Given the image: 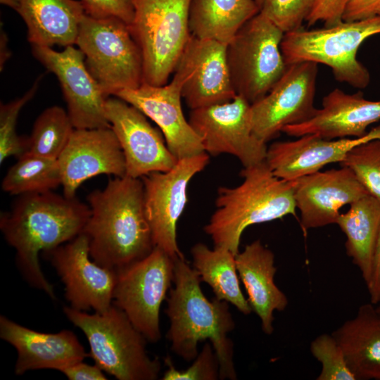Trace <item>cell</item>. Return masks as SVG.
<instances>
[{
  "label": "cell",
  "mask_w": 380,
  "mask_h": 380,
  "mask_svg": "<svg viewBox=\"0 0 380 380\" xmlns=\"http://www.w3.org/2000/svg\"><path fill=\"white\" fill-rule=\"evenodd\" d=\"M90 215L89 205L52 191L20 195L11 210L1 214V231L16 251L21 273L51 299H56L54 289L42 271L39 253L81 234Z\"/></svg>",
  "instance_id": "1"
},
{
  "label": "cell",
  "mask_w": 380,
  "mask_h": 380,
  "mask_svg": "<svg viewBox=\"0 0 380 380\" xmlns=\"http://www.w3.org/2000/svg\"><path fill=\"white\" fill-rule=\"evenodd\" d=\"M87 200L91 215L82 233L94 262L117 272L151 252L155 246L141 178L115 177L104 189L90 192Z\"/></svg>",
  "instance_id": "2"
},
{
  "label": "cell",
  "mask_w": 380,
  "mask_h": 380,
  "mask_svg": "<svg viewBox=\"0 0 380 380\" xmlns=\"http://www.w3.org/2000/svg\"><path fill=\"white\" fill-rule=\"evenodd\" d=\"M201 278L185 258L175 259L174 286L169 291L165 312L170 320L166 338L171 350L186 362L198 354L199 341L208 339L220 365V379H237L234 343L228 334L235 322L227 302L210 300L201 288Z\"/></svg>",
  "instance_id": "3"
},
{
  "label": "cell",
  "mask_w": 380,
  "mask_h": 380,
  "mask_svg": "<svg viewBox=\"0 0 380 380\" xmlns=\"http://www.w3.org/2000/svg\"><path fill=\"white\" fill-rule=\"evenodd\" d=\"M243 182L235 187L221 186L215 200L216 210L205 232L214 247L239 252L241 239L249 226L294 215V182L275 176L265 160L243 167Z\"/></svg>",
  "instance_id": "4"
},
{
  "label": "cell",
  "mask_w": 380,
  "mask_h": 380,
  "mask_svg": "<svg viewBox=\"0 0 380 380\" xmlns=\"http://www.w3.org/2000/svg\"><path fill=\"white\" fill-rule=\"evenodd\" d=\"M63 312L86 336L89 355L103 371L119 380L158 379L159 359L149 357L148 341L116 305L91 315L70 306H65Z\"/></svg>",
  "instance_id": "5"
},
{
  "label": "cell",
  "mask_w": 380,
  "mask_h": 380,
  "mask_svg": "<svg viewBox=\"0 0 380 380\" xmlns=\"http://www.w3.org/2000/svg\"><path fill=\"white\" fill-rule=\"evenodd\" d=\"M380 34V15L331 27L284 33L281 51L288 65L310 61L329 66L335 79L358 89L370 82L367 68L357 58V52L367 38Z\"/></svg>",
  "instance_id": "6"
},
{
  "label": "cell",
  "mask_w": 380,
  "mask_h": 380,
  "mask_svg": "<svg viewBox=\"0 0 380 380\" xmlns=\"http://www.w3.org/2000/svg\"><path fill=\"white\" fill-rule=\"evenodd\" d=\"M75 44L106 97L143 84L141 51L129 25L121 19L96 18L85 13Z\"/></svg>",
  "instance_id": "7"
},
{
  "label": "cell",
  "mask_w": 380,
  "mask_h": 380,
  "mask_svg": "<svg viewBox=\"0 0 380 380\" xmlns=\"http://www.w3.org/2000/svg\"><path fill=\"white\" fill-rule=\"evenodd\" d=\"M129 26L142 56L143 83L167 84L191 36V0H132Z\"/></svg>",
  "instance_id": "8"
},
{
  "label": "cell",
  "mask_w": 380,
  "mask_h": 380,
  "mask_svg": "<svg viewBox=\"0 0 380 380\" xmlns=\"http://www.w3.org/2000/svg\"><path fill=\"white\" fill-rule=\"evenodd\" d=\"M284 32L259 12L227 44L233 89L253 104L263 98L285 72L281 43Z\"/></svg>",
  "instance_id": "9"
},
{
  "label": "cell",
  "mask_w": 380,
  "mask_h": 380,
  "mask_svg": "<svg viewBox=\"0 0 380 380\" xmlns=\"http://www.w3.org/2000/svg\"><path fill=\"white\" fill-rule=\"evenodd\" d=\"M174 267L175 258L155 246L146 257L117 272L113 304L151 343L161 338L160 310L172 287Z\"/></svg>",
  "instance_id": "10"
},
{
  "label": "cell",
  "mask_w": 380,
  "mask_h": 380,
  "mask_svg": "<svg viewBox=\"0 0 380 380\" xmlns=\"http://www.w3.org/2000/svg\"><path fill=\"white\" fill-rule=\"evenodd\" d=\"M206 152L178 160L166 172H154L141 179L146 216L155 246L173 258H184L177 241V224L187 202L191 179L209 163Z\"/></svg>",
  "instance_id": "11"
},
{
  "label": "cell",
  "mask_w": 380,
  "mask_h": 380,
  "mask_svg": "<svg viewBox=\"0 0 380 380\" xmlns=\"http://www.w3.org/2000/svg\"><path fill=\"white\" fill-rule=\"evenodd\" d=\"M317 63L304 61L287 68L270 91L251 104V123L254 135L267 143L282 132L285 127L299 125L311 119L315 107Z\"/></svg>",
  "instance_id": "12"
},
{
  "label": "cell",
  "mask_w": 380,
  "mask_h": 380,
  "mask_svg": "<svg viewBox=\"0 0 380 380\" xmlns=\"http://www.w3.org/2000/svg\"><path fill=\"white\" fill-rule=\"evenodd\" d=\"M251 104L240 96L230 101L191 110L189 122L205 152L230 154L243 167L265 160L267 146L253 134Z\"/></svg>",
  "instance_id": "13"
},
{
  "label": "cell",
  "mask_w": 380,
  "mask_h": 380,
  "mask_svg": "<svg viewBox=\"0 0 380 380\" xmlns=\"http://www.w3.org/2000/svg\"><path fill=\"white\" fill-rule=\"evenodd\" d=\"M31 46L34 58L57 77L74 128L111 127L105 108L108 97L88 70L83 53L73 45L61 51Z\"/></svg>",
  "instance_id": "14"
},
{
  "label": "cell",
  "mask_w": 380,
  "mask_h": 380,
  "mask_svg": "<svg viewBox=\"0 0 380 380\" xmlns=\"http://www.w3.org/2000/svg\"><path fill=\"white\" fill-rule=\"evenodd\" d=\"M43 253L64 284L71 308L103 312L113 305L117 272L91 259L84 234Z\"/></svg>",
  "instance_id": "15"
},
{
  "label": "cell",
  "mask_w": 380,
  "mask_h": 380,
  "mask_svg": "<svg viewBox=\"0 0 380 380\" xmlns=\"http://www.w3.org/2000/svg\"><path fill=\"white\" fill-rule=\"evenodd\" d=\"M227 44L191 34L176 65L174 76L191 110L226 103L236 94L226 56Z\"/></svg>",
  "instance_id": "16"
},
{
  "label": "cell",
  "mask_w": 380,
  "mask_h": 380,
  "mask_svg": "<svg viewBox=\"0 0 380 380\" xmlns=\"http://www.w3.org/2000/svg\"><path fill=\"white\" fill-rule=\"evenodd\" d=\"M105 108L125 157L126 176L141 178L175 166L178 160L167 148L164 137L139 109L113 96L107 98Z\"/></svg>",
  "instance_id": "17"
},
{
  "label": "cell",
  "mask_w": 380,
  "mask_h": 380,
  "mask_svg": "<svg viewBox=\"0 0 380 380\" xmlns=\"http://www.w3.org/2000/svg\"><path fill=\"white\" fill-rule=\"evenodd\" d=\"M63 195L76 197L80 186L99 175L125 176V157L111 127L74 129L57 159Z\"/></svg>",
  "instance_id": "18"
},
{
  "label": "cell",
  "mask_w": 380,
  "mask_h": 380,
  "mask_svg": "<svg viewBox=\"0 0 380 380\" xmlns=\"http://www.w3.org/2000/svg\"><path fill=\"white\" fill-rule=\"evenodd\" d=\"M115 96L139 109L158 125L167 148L177 160L205 152L200 137L183 114L181 84L176 77L162 86L143 83Z\"/></svg>",
  "instance_id": "19"
},
{
  "label": "cell",
  "mask_w": 380,
  "mask_h": 380,
  "mask_svg": "<svg viewBox=\"0 0 380 380\" xmlns=\"http://www.w3.org/2000/svg\"><path fill=\"white\" fill-rule=\"evenodd\" d=\"M294 198L305 229L336 224L340 209L369 194L353 171L342 166L294 179Z\"/></svg>",
  "instance_id": "20"
},
{
  "label": "cell",
  "mask_w": 380,
  "mask_h": 380,
  "mask_svg": "<svg viewBox=\"0 0 380 380\" xmlns=\"http://www.w3.org/2000/svg\"><path fill=\"white\" fill-rule=\"evenodd\" d=\"M267 147L265 162L277 177L292 181L320 171L325 165L341 163L349 151L365 141L380 138V125L365 136L354 139H325L307 134Z\"/></svg>",
  "instance_id": "21"
},
{
  "label": "cell",
  "mask_w": 380,
  "mask_h": 380,
  "mask_svg": "<svg viewBox=\"0 0 380 380\" xmlns=\"http://www.w3.org/2000/svg\"><path fill=\"white\" fill-rule=\"evenodd\" d=\"M0 338L12 345L18 357L15 373L51 369L61 372L66 367L89 356L76 335L70 330L44 333L0 316Z\"/></svg>",
  "instance_id": "22"
},
{
  "label": "cell",
  "mask_w": 380,
  "mask_h": 380,
  "mask_svg": "<svg viewBox=\"0 0 380 380\" xmlns=\"http://www.w3.org/2000/svg\"><path fill=\"white\" fill-rule=\"evenodd\" d=\"M380 120V101L365 99L358 91L349 94L334 89L323 98L322 107L309 120L285 127L282 132L292 137L317 134L325 139L362 137L367 128Z\"/></svg>",
  "instance_id": "23"
},
{
  "label": "cell",
  "mask_w": 380,
  "mask_h": 380,
  "mask_svg": "<svg viewBox=\"0 0 380 380\" xmlns=\"http://www.w3.org/2000/svg\"><path fill=\"white\" fill-rule=\"evenodd\" d=\"M235 260L252 311L260 318L262 331L270 335L274 331V312L284 311L289 303L287 296L274 281V255L255 240L239 252Z\"/></svg>",
  "instance_id": "24"
},
{
  "label": "cell",
  "mask_w": 380,
  "mask_h": 380,
  "mask_svg": "<svg viewBox=\"0 0 380 380\" xmlns=\"http://www.w3.org/2000/svg\"><path fill=\"white\" fill-rule=\"evenodd\" d=\"M15 11L27 26L31 46L51 48L75 44L86 13L80 0H18Z\"/></svg>",
  "instance_id": "25"
},
{
  "label": "cell",
  "mask_w": 380,
  "mask_h": 380,
  "mask_svg": "<svg viewBox=\"0 0 380 380\" xmlns=\"http://www.w3.org/2000/svg\"><path fill=\"white\" fill-rule=\"evenodd\" d=\"M357 379L380 380V315L372 303L332 332Z\"/></svg>",
  "instance_id": "26"
},
{
  "label": "cell",
  "mask_w": 380,
  "mask_h": 380,
  "mask_svg": "<svg viewBox=\"0 0 380 380\" xmlns=\"http://www.w3.org/2000/svg\"><path fill=\"white\" fill-rule=\"evenodd\" d=\"M260 12L255 0H191V35L227 44L239 29Z\"/></svg>",
  "instance_id": "27"
},
{
  "label": "cell",
  "mask_w": 380,
  "mask_h": 380,
  "mask_svg": "<svg viewBox=\"0 0 380 380\" xmlns=\"http://www.w3.org/2000/svg\"><path fill=\"white\" fill-rule=\"evenodd\" d=\"M336 224L346 234V253L360 270L367 286L380 228V202L367 194L352 203L348 211L339 215Z\"/></svg>",
  "instance_id": "28"
},
{
  "label": "cell",
  "mask_w": 380,
  "mask_h": 380,
  "mask_svg": "<svg viewBox=\"0 0 380 380\" xmlns=\"http://www.w3.org/2000/svg\"><path fill=\"white\" fill-rule=\"evenodd\" d=\"M191 253L194 268L201 280L210 286L215 298L232 304L245 315L251 314L252 309L240 288L236 255L227 248L210 249L202 243L195 244Z\"/></svg>",
  "instance_id": "29"
},
{
  "label": "cell",
  "mask_w": 380,
  "mask_h": 380,
  "mask_svg": "<svg viewBox=\"0 0 380 380\" xmlns=\"http://www.w3.org/2000/svg\"><path fill=\"white\" fill-rule=\"evenodd\" d=\"M61 184L57 159L24 153L8 170L1 189L11 195L20 196L52 191Z\"/></svg>",
  "instance_id": "30"
},
{
  "label": "cell",
  "mask_w": 380,
  "mask_h": 380,
  "mask_svg": "<svg viewBox=\"0 0 380 380\" xmlns=\"http://www.w3.org/2000/svg\"><path fill=\"white\" fill-rule=\"evenodd\" d=\"M74 129L67 111L58 106H50L37 118L24 153L58 159Z\"/></svg>",
  "instance_id": "31"
},
{
  "label": "cell",
  "mask_w": 380,
  "mask_h": 380,
  "mask_svg": "<svg viewBox=\"0 0 380 380\" xmlns=\"http://www.w3.org/2000/svg\"><path fill=\"white\" fill-rule=\"evenodd\" d=\"M341 165L350 168L369 194L380 202V138L354 146Z\"/></svg>",
  "instance_id": "32"
},
{
  "label": "cell",
  "mask_w": 380,
  "mask_h": 380,
  "mask_svg": "<svg viewBox=\"0 0 380 380\" xmlns=\"http://www.w3.org/2000/svg\"><path fill=\"white\" fill-rule=\"evenodd\" d=\"M43 75H40L21 97L0 106V163L11 156L24 154L27 137L16 132L18 115L23 107L35 95Z\"/></svg>",
  "instance_id": "33"
},
{
  "label": "cell",
  "mask_w": 380,
  "mask_h": 380,
  "mask_svg": "<svg viewBox=\"0 0 380 380\" xmlns=\"http://www.w3.org/2000/svg\"><path fill=\"white\" fill-rule=\"evenodd\" d=\"M310 348L313 357L322 365L317 380H356L332 334L318 336L311 342Z\"/></svg>",
  "instance_id": "34"
},
{
  "label": "cell",
  "mask_w": 380,
  "mask_h": 380,
  "mask_svg": "<svg viewBox=\"0 0 380 380\" xmlns=\"http://www.w3.org/2000/svg\"><path fill=\"white\" fill-rule=\"evenodd\" d=\"M315 0H263L260 12L284 33L300 30Z\"/></svg>",
  "instance_id": "35"
},
{
  "label": "cell",
  "mask_w": 380,
  "mask_h": 380,
  "mask_svg": "<svg viewBox=\"0 0 380 380\" xmlns=\"http://www.w3.org/2000/svg\"><path fill=\"white\" fill-rule=\"evenodd\" d=\"M165 363L167 369L163 375V380L220 379L218 359L210 341L204 344L192 365L186 369H177L169 357L165 358Z\"/></svg>",
  "instance_id": "36"
},
{
  "label": "cell",
  "mask_w": 380,
  "mask_h": 380,
  "mask_svg": "<svg viewBox=\"0 0 380 380\" xmlns=\"http://www.w3.org/2000/svg\"><path fill=\"white\" fill-rule=\"evenodd\" d=\"M87 14L96 18L115 17L129 26L134 18L132 0H80Z\"/></svg>",
  "instance_id": "37"
},
{
  "label": "cell",
  "mask_w": 380,
  "mask_h": 380,
  "mask_svg": "<svg viewBox=\"0 0 380 380\" xmlns=\"http://www.w3.org/2000/svg\"><path fill=\"white\" fill-rule=\"evenodd\" d=\"M347 0H315L306 20L311 26L318 21L324 27H331L343 22L342 17Z\"/></svg>",
  "instance_id": "38"
},
{
  "label": "cell",
  "mask_w": 380,
  "mask_h": 380,
  "mask_svg": "<svg viewBox=\"0 0 380 380\" xmlns=\"http://www.w3.org/2000/svg\"><path fill=\"white\" fill-rule=\"evenodd\" d=\"M380 6V0H347L343 21H358L374 17Z\"/></svg>",
  "instance_id": "39"
},
{
  "label": "cell",
  "mask_w": 380,
  "mask_h": 380,
  "mask_svg": "<svg viewBox=\"0 0 380 380\" xmlns=\"http://www.w3.org/2000/svg\"><path fill=\"white\" fill-rule=\"evenodd\" d=\"M70 380H105L103 370L96 365H90L80 361L70 365L62 371Z\"/></svg>",
  "instance_id": "40"
},
{
  "label": "cell",
  "mask_w": 380,
  "mask_h": 380,
  "mask_svg": "<svg viewBox=\"0 0 380 380\" xmlns=\"http://www.w3.org/2000/svg\"><path fill=\"white\" fill-rule=\"evenodd\" d=\"M367 288L370 296V301L372 304L376 305L380 303V228L378 232L374 245L372 274Z\"/></svg>",
  "instance_id": "41"
},
{
  "label": "cell",
  "mask_w": 380,
  "mask_h": 380,
  "mask_svg": "<svg viewBox=\"0 0 380 380\" xmlns=\"http://www.w3.org/2000/svg\"><path fill=\"white\" fill-rule=\"evenodd\" d=\"M1 56H0V65H1V70H2V68L4 67L6 61L9 58L11 52L9 51L8 47V38L6 37V34L1 30Z\"/></svg>",
  "instance_id": "42"
},
{
  "label": "cell",
  "mask_w": 380,
  "mask_h": 380,
  "mask_svg": "<svg viewBox=\"0 0 380 380\" xmlns=\"http://www.w3.org/2000/svg\"><path fill=\"white\" fill-rule=\"evenodd\" d=\"M1 4H4L14 11L16 10L18 7V0H0Z\"/></svg>",
  "instance_id": "43"
},
{
  "label": "cell",
  "mask_w": 380,
  "mask_h": 380,
  "mask_svg": "<svg viewBox=\"0 0 380 380\" xmlns=\"http://www.w3.org/2000/svg\"><path fill=\"white\" fill-rule=\"evenodd\" d=\"M255 1L257 3V4L260 7H260L262 6L263 0H255Z\"/></svg>",
  "instance_id": "44"
},
{
  "label": "cell",
  "mask_w": 380,
  "mask_h": 380,
  "mask_svg": "<svg viewBox=\"0 0 380 380\" xmlns=\"http://www.w3.org/2000/svg\"><path fill=\"white\" fill-rule=\"evenodd\" d=\"M376 310L377 312L380 315V304L377 307H376Z\"/></svg>",
  "instance_id": "45"
},
{
  "label": "cell",
  "mask_w": 380,
  "mask_h": 380,
  "mask_svg": "<svg viewBox=\"0 0 380 380\" xmlns=\"http://www.w3.org/2000/svg\"><path fill=\"white\" fill-rule=\"evenodd\" d=\"M376 15H380V6L377 10Z\"/></svg>",
  "instance_id": "46"
}]
</instances>
